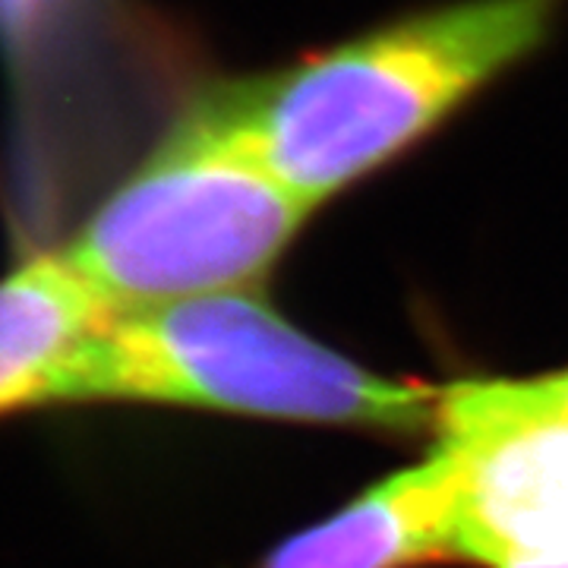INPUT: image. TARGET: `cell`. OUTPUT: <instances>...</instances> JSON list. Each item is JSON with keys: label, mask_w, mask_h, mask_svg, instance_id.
<instances>
[{"label": "cell", "mask_w": 568, "mask_h": 568, "mask_svg": "<svg viewBox=\"0 0 568 568\" xmlns=\"http://www.w3.org/2000/svg\"><path fill=\"white\" fill-rule=\"evenodd\" d=\"M562 0H452L310 54L224 99L310 209L383 171L549 39Z\"/></svg>", "instance_id": "obj_1"}, {"label": "cell", "mask_w": 568, "mask_h": 568, "mask_svg": "<svg viewBox=\"0 0 568 568\" xmlns=\"http://www.w3.org/2000/svg\"><path fill=\"white\" fill-rule=\"evenodd\" d=\"M310 212L265 168L215 85L183 108L61 253L121 313L241 294Z\"/></svg>", "instance_id": "obj_2"}, {"label": "cell", "mask_w": 568, "mask_h": 568, "mask_svg": "<svg viewBox=\"0 0 568 568\" xmlns=\"http://www.w3.org/2000/svg\"><path fill=\"white\" fill-rule=\"evenodd\" d=\"M77 402L417 433L436 424L439 395L369 373L241 291L118 310L89 357Z\"/></svg>", "instance_id": "obj_3"}, {"label": "cell", "mask_w": 568, "mask_h": 568, "mask_svg": "<svg viewBox=\"0 0 568 568\" xmlns=\"http://www.w3.org/2000/svg\"><path fill=\"white\" fill-rule=\"evenodd\" d=\"M433 433L448 467L458 559L568 568V405L547 376L446 388Z\"/></svg>", "instance_id": "obj_4"}, {"label": "cell", "mask_w": 568, "mask_h": 568, "mask_svg": "<svg viewBox=\"0 0 568 568\" xmlns=\"http://www.w3.org/2000/svg\"><path fill=\"white\" fill-rule=\"evenodd\" d=\"M118 310L63 253H39L0 278V420L73 405Z\"/></svg>", "instance_id": "obj_5"}, {"label": "cell", "mask_w": 568, "mask_h": 568, "mask_svg": "<svg viewBox=\"0 0 568 568\" xmlns=\"http://www.w3.org/2000/svg\"><path fill=\"white\" fill-rule=\"evenodd\" d=\"M458 559L452 484L439 452L291 537L260 568H417Z\"/></svg>", "instance_id": "obj_6"}, {"label": "cell", "mask_w": 568, "mask_h": 568, "mask_svg": "<svg viewBox=\"0 0 568 568\" xmlns=\"http://www.w3.org/2000/svg\"><path fill=\"white\" fill-rule=\"evenodd\" d=\"M32 3H36V0H0V13H3V20H20L22 22Z\"/></svg>", "instance_id": "obj_7"}, {"label": "cell", "mask_w": 568, "mask_h": 568, "mask_svg": "<svg viewBox=\"0 0 568 568\" xmlns=\"http://www.w3.org/2000/svg\"><path fill=\"white\" fill-rule=\"evenodd\" d=\"M549 379V386L556 388V395L562 398L568 405V373H556V376H547Z\"/></svg>", "instance_id": "obj_8"}]
</instances>
